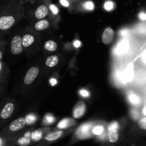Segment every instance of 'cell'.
<instances>
[{"label": "cell", "instance_id": "6da1fadb", "mask_svg": "<svg viewBox=\"0 0 146 146\" xmlns=\"http://www.w3.org/2000/svg\"><path fill=\"white\" fill-rule=\"evenodd\" d=\"M15 109V106L11 101H4L0 102V128L6 121L11 118Z\"/></svg>", "mask_w": 146, "mask_h": 146}, {"label": "cell", "instance_id": "7a4b0ae2", "mask_svg": "<svg viewBox=\"0 0 146 146\" xmlns=\"http://www.w3.org/2000/svg\"><path fill=\"white\" fill-rule=\"evenodd\" d=\"M20 36L16 35L12 38L10 44V51L14 55H19L22 52V41Z\"/></svg>", "mask_w": 146, "mask_h": 146}, {"label": "cell", "instance_id": "3957f363", "mask_svg": "<svg viewBox=\"0 0 146 146\" xmlns=\"http://www.w3.org/2000/svg\"><path fill=\"white\" fill-rule=\"evenodd\" d=\"M26 124H27V122H26L25 118L20 117V118H18L17 119L11 122V123L9 125L7 129H4V131H7L9 133L17 132V131H19L22 129V128H24L25 127Z\"/></svg>", "mask_w": 146, "mask_h": 146}, {"label": "cell", "instance_id": "277c9868", "mask_svg": "<svg viewBox=\"0 0 146 146\" xmlns=\"http://www.w3.org/2000/svg\"><path fill=\"white\" fill-rule=\"evenodd\" d=\"M119 125L116 122H114L110 125L108 128V138L111 143H115L119 138L118 134Z\"/></svg>", "mask_w": 146, "mask_h": 146}, {"label": "cell", "instance_id": "5b68a950", "mask_svg": "<svg viewBox=\"0 0 146 146\" xmlns=\"http://www.w3.org/2000/svg\"><path fill=\"white\" fill-rule=\"evenodd\" d=\"M38 73H39V70H38V67L33 66L30 68L24 76V84H27V85H30L31 84H32L33 81L35 80V78L38 76Z\"/></svg>", "mask_w": 146, "mask_h": 146}, {"label": "cell", "instance_id": "8992f818", "mask_svg": "<svg viewBox=\"0 0 146 146\" xmlns=\"http://www.w3.org/2000/svg\"><path fill=\"white\" fill-rule=\"evenodd\" d=\"M86 106L84 101L77 103L73 109V115L75 118H80L85 114Z\"/></svg>", "mask_w": 146, "mask_h": 146}, {"label": "cell", "instance_id": "52a82bcc", "mask_svg": "<svg viewBox=\"0 0 146 146\" xmlns=\"http://www.w3.org/2000/svg\"><path fill=\"white\" fill-rule=\"evenodd\" d=\"M114 38V31L111 27H107L104 31L101 36L102 42L105 45H109L112 43Z\"/></svg>", "mask_w": 146, "mask_h": 146}, {"label": "cell", "instance_id": "ba28073f", "mask_svg": "<svg viewBox=\"0 0 146 146\" xmlns=\"http://www.w3.org/2000/svg\"><path fill=\"white\" fill-rule=\"evenodd\" d=\"M76 124V122L74 119L66 118L61 120V121L58 123L57 127H58V128H59V129H64V128H70V127L74 126Z\"/></svg>", "mask_w": 146, "mask_h": 146}, {"label": "cell", "instance_id": "9c48e42d", "mask_svg": "<svg viewBox=\"0 0 146 146\" xmlns=\"http://www.w3.org/2000/svg\"><path fill=\"white\" fill-rule=\"evenodd\" d=\"M48 8L45 5H40L35 11V17L38 19H42L48 14Z\"/></svg>", "mask_w": 146, "mask_h": 146}, {"label": "cell", "instance_id": "30bf717a", "mask_svg": "<svg viewBox=\"0 0 146 146\" xmlns=\"http://www.w3.org/2000/svg\"><path fill=\"white\" fill-rule=\"evenodd\" d=\"M31 133L30 132H27L24 135V136L21 137L17 141V143L21 146H27L29 145L31 143Z\"/></svg>", "mask_w": 146, "mask_h": 146}, {"label": "cell", "instance_id": "8fae6325", "mask_svg": "<svg viewBox=\"0 0 146 146\" xmlns=\"http://www.w3.org/2000/svg\"><path fill=\"white\" fill-rule=\"evenodd\" d=\"M91 128V125L90 124H86L83 125L78 130V134L80 138H87L90 136V129Z\"/></svg>", "mask_w": 146, "mask_h": 146}, {"label": "cell", "instance_id": "7c38bea8", "mask_svg": "<svg viewBox=\"0 0 146 146\" xmlns=\"http://www.w3.org/2000/svg\"><path fill=\"white\" fill-rule=\"evenodd\" d=\"M21 41H22L23 46L27 48L34 42V37L30 34H26L22 37Z\"/></svg>", "mask_w": 146, "mask_h": 146}, {"label": "cell", "instance_id": "4fadbf2b", "mask_svg": "<svg viewBox=\"0 0 146 146\" xmlns=\"http://www.w3.org/2000/svg\"><path fill=\"white\" fill-rule=\"evenodd\" d=\"M58 57L56 55L48 57L46 60V65L48 67H54L58 64Z\"/></svg>", "mask_w": 146, "mask_h": 146}, {"label": "cell", "instance_id": "5bb4252c", "mask_svg": "<svg viewBox=\"0 0 146 146\" xmlns=\"http://www.w3.org/2000/svg\"><path fill=\"white\" fill-rule=\"evenodd\" d=\"M128 48V42L125 41H123L118 44L115 51H116V53L118 54H124V53L126 52Z\"/></svg>", "mask_w": 146, "mask_h": 146}, {"label": "cell", "instance_id": "9a60e30c", "mask_svg": "<svg viewBox=\"0 0 146 146\" xmlns=\"http://www.w3.org/2000/svg\"><path fill=\"white\" fill-rule=\"evenodd\" d=\"M62 134H63L62 131H56V132L51 133L48 134V135L45 137V139L48 141H56V139L59 138L62 135Z\"/></svg>", "mask_w": 146, "mask_h": 146}, {"label": "cell", "instance_id": "2e32d148", "mask_svg": "<svg viewBox=\"0 0 146 146\" xmlns=\"http://www.w3.org/2000/svg\"><path fill=\"white\" fill-rule=\"evenodd\" d=\"M48 27H49V22L47 20H41V21H38V22L36 23L35 24V29L37 31L44 30L48 28Z\"/></svg>", "mask_w": 146, "mask_h": 146}, {"label": "cell", "instance_id": "e0dca14e", "mask_svg": "<svg viewBox=\"0 0 146 146\" xmlns=\"http://www.w3.org/2000/svg\"><path fill=\"white\" fill-rule=\"evenodd\" d=\"M44 48L48 51H55L57 49V44L54 41L49 40L45 43Z\"/></svg>", "mask_w": 146, "mask_h": 146}, {"label": "cell", "instance_id": "ac0fdd59", "mask_svg": "<svg viewBox=\"0 0 146 146\" xmlns=\"http://www.w3.org/2000/svg\"><path fill=\"white\" fill-rule=\"evenodd\" d=\"M42 137H43V133L41 130H36V131H34L31 135V140L34 141H36V142L41 141Z\"/></svg>", "mask_w": 146, "mask_h": 146}, {"label": "cell", "instance_id": "d6986e66", "mask_svg": "<svg viewBox=\"0 0 146 146\" xmlns=\"http://www.w3.org/2000/svg\"><path fill=\"white\" fill-rule=\"evenodd\" d=\"M6 75V68L1 61H0V86L2 85Z\"/></svg>", "mask_w": 146, "mask_h": 146}, {"label": "cell", "instance_id": "ffe728a7", "mask_svg": "<svg viewBox=\"0 0 146 146\" xmlns=\"http://www.w3.org/2000/svg\"><path fill=\"white\" fill-rule=\"evenodd\" d=\"M130 66H131L127 67V68L125 71V78H126L127 81H131V80L133 79V77L131 76V74H133V71L132 66H131V67Z\"/></svg>", "mask_w": 146, "mask_h": 146}, {"label": "cell", "instance_id": "44dd1931", "mask_svg": "<svg viewBox=\"0 0 146 146\" xmlns=\"http://www.w3.org/2000/svg\"><path fill=\"white\" fill-rule=\"evenodd\" d=\"M25 120L27 124H29L30 125V124H32L35 122L36 120V117L34 114H29V115L26 116Z\"/></svg>", "mask_w": 146, "mask_h": 146}, {"label": "cell", "instance_id": "7402d4cb", "mask_svg": "<svg viewBox=\"0 0 146 146\" xmlns=\"http://www.w3.org/2000/svg\"><path fill=\"white\" fill-rule=\"evenodd\" d=\"M104 131V128L101 125H97V126L94 127V129H93L92 132L94 135H100L101 134H102Z\"/></svg>", "mask_w": 146, "mask_h": 146}, {"label": "cell", "instance_id": "603a6c76", "mask_svg": "<svg viewBox=\"0 0 146 146\" xmlns=\"http://www.w3.org/2000/svg\"><path fill=\"white\" fill-rule=\"evenodd\" d=\"M114 7V3L111 1H107L104 4V8L106 11H111Z\"/></svg>", "mask_w": 146, "mask_h": 146}, {"label": "cell", "instance_id": "cb8c5ba5", "mask_svg": "<svg viewBox=\"0 0 146 146\" xmlns=\"http://www.w3.org/2000/svg\"><path fill=\"white\" fill-rule=\"evenodd\" d=\"M139 128L142 130H146V117L140 120L138 123Z\"/></svg>", "mask_w": 146, "mask_h": 146}, {"label": "cell", "instance_id": "d4e9b609", "mask_svg": "<svg viewBox=\"0 0 146 146\" xmlns=\"http://www.w3.org/2000/svg\"><path fill=\"white\" fill-rule=\"evenodd\" d=\"M84 7L87 10H89V11H92L94 9V4L93 1H88L85 3L84 4Z\"/></svg>", "mask_w": 146, "mask_h": 146}, {"label": "cell", "instance_id": "484cf974", "mask_svg": "<svg viewBox=\"0 0 146 146\" xmlns=\"http://www.w3.org/2000/svg\"><path fill=\"white\" fill-rule=\"evenodd\" d=\"M44 121H45L46 123L47 124H51L55 121V118L53 115H47L45 117V119H44Z\"/></svg>", "mask_w": 146, "mask_h": 146}, {"label": "cell", "instance_id": "4316f807", "mask_svg": "<svg viewBox=\"0 0 146 146\" xmlns=\"http://www.w3.org/2000/svg\"><path fill=\"white\" fill-rule=\"evenodd\" d=\"M130 101L133 104H138L139 102V99H138V97L137 96L134 95V94H131L130 95Z\"/></svg>", "mask_w": 146, "mask_h": 146}, {"label": "cell", "instance_id": "83f0119b", "mask_svg": "<svg viewBox=\"0 0 146 146\" xmlns=\"http://www.w3.org/2000/svg\"><path fill=\"white\" fill-rule=\"evenodd\" d=\"M6 6H7V4H6L4 1H3L2 2H0V16L1 15L4 9L6 8Z\"/></svg>", "mask_w": 146, "mask_h": 146}, {"label": "cell", "instance_id": "f1b7e54d", "mask_svg": "<svg viewBox=\"0 0 146 146\" xmlns=\"http://www.w3.org/2000/svg\"><path fill=\"white\" fill-rule=\"evenodd\" d=\"M3 44H4V43H2V41L0 40V61H1L3 58V49H4Z\"/></svg>", "mask_w": 146, "mask_h": 146}, {"label": "cell", "instance_id": "f546056e", "mask_svg": "<svg viewBox=\"0 0 146 146\" xmlns=\"http://www.w3.org/2000/svg\"><path fill=\"white\" fill-rule=\"evenodd\" d=\"M50 9H51V11H52V12L54 13V14H58V9H57V7H56V6H54V5H53V4H51V5L50 6Z\"/></svg>", "mask_w": 146, "mask_h": 146}, {"label": "cell", "instance_id": "4dcf8cb0", "mask_svg": "<svg viewBox=\"0 0 146 146\" xmlns=\"http://www.w3.org/2000/svg\"><path fill=\"white\" fill-rule=\"evenodd\" d=\"M80 94H81V95L84 97H88V96H89V93H88V91H87L86 90H81V91H80Z\"/></svg>", "mask_w": 146, "mask_h": 146}, {"label": "cell", "instance_id": "1f68e13d", "mask_svg": "<svg viewBox=\"0 0 146 146\" xmlns=\"http://www.w3.org/2000/svg\"><path fill=\"white\" fill-rule=\"evenodd\" d=\"M60 3H61L64 7H69V3H68V1H67V0H60Z\"/></svg>", "mask_w": 146, "mask_h": 146}, {"label": "cell", "instance_id": "d6a6232c", "mask_svg": "<svg viewBox=\"0 0 146 146\" xmlns=\"http://www.w3.org/2000/svg\"><path fill=\"white\" fill-rule=\"evenodd\" d=\"M6 144V140L3 138V136L1 135H0V146L4 145Z\"/></svg>", "mask_w": 146, "mask_h": 146}, {"label": "cell", "instance_id": "836d02e7", "mask_svg": "<svg viewBox=\"0 0 146 146\" xmlns=\"http://www.w3.org/2000/svg\"><path fill=\"white\" fill-rule=\"evenodd\" d=\"M74 46L76 47V48H78V47L81 46V41H78V40H76V41H75L74 42Z\"/></svg>", "mask_w": 146, "mask_h": 146}, {"label": "cell", "instance_id": "e575fe53", "mask_svg": "<svg viewBox=\"0 0 146 146\" xmlns=\"http://www.w3.org/2000/svg\"><path fill=\"white\" fill-rule=\"evenodd\" d=\"M139 17L140 18H141L142 20H143V21H145L146 20V14H144V13H141Z\"/></svg>", "mask_w": 146, "mask_h": 146}, {"label": "cell", "instance_id": "d590c367", "mask_svg": "<svg viewBox=\"0 0 146 146\" xmlns=\"http://www.w3.org/2000/svg\"><path fill=\"white\" fill-rule=\"evenodd\" d=\"M50 82H51V85H52V86L56 85V84H57V81L56 79H54V78H51V81H50Z\"/></svg>", "mask_w": 146, "mask_h": 146}, {"label": "cell", "instance_id": "8d00e7d4", "mask_svg": "<svg viewBox=\"0 0 146 146\" xmlns=\"http://www.w3.org/2000/svg\"><path fill=\"white\" fill-rule=\"evenodd\" d=\"M143 113L145 114V115H146V107L144 108V110H143Z\"/></svg>", "mask_w": 146, "mask_h": 146}, {"label": "cell", "instance_id": "74e56055", "mask_svg": "<svg viewBox=\"0 0 146 146\" xmlns=\"http://www.w3.org/2000/svg\"><path fill=\"white\" fill-rule=\"evenodd\" d=\"M1 86H0V95H1Z\"/></svg>", "mask_w": 146, "mask_h": 146}]
</instances>
